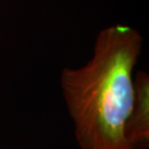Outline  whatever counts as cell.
I'll list each match as a JSON object with an SVG mask.
<instances>
[{
  "label": "cell",
  "instance_id": "6da1fadb",
  "mask_svg": "<svg viewBox=\"0 0 149 149\" xmlns=\"http://www.w3.org/2000/svg\"><path fill=\"white\" fill-rule=\"evenodd\" d=\"M142 43L141 33L131 26H108L99 32L85 65L61 72L62 93L79 149H131L124 127Z\"/></svg>",
  "mask_w": 149,
  "mask_h": 149
},
{
  "label": "cell",
  "instance_id": "7a4b0ae2",
  "mask_svg": "<svg viewBox=\"0 0 149 149\" xmlns=\"http://www.w3.org/2000/svg\"><path fill=\"white\" fill-rule=\"evenodd\" d=\"M131 149H147L149 145V77L139 72L134 79V101L124 127Z\"/></svg>",
  "mask_w": 149,
  "mask_h": 149
}]
</instances>
